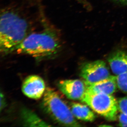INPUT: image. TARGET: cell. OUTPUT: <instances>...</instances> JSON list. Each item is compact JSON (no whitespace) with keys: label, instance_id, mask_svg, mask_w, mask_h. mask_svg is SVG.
Here are the masks:
<instances>
[{"label":"cell","instance_id":"6da1fadb","mask_svg":"<svg viewBox=\"0 0 127 127\" xmlns=\"http://www.w3.org/2000/svg\"><path fill=\"white\" fill-rule=\"evenodd\" d=\"M27 20L15 11L4 10L0 20V51L3 54L12 52L29 35Z\"/></svg>","mask_w":127,"mask_h":127},{"label":"cell","instance_id":"7a4b0ae2","mask_svg":"<svg viewBox=\"0 0 127 127\" xmlns=\"http://www.w3.org/2000/svg\"><path fill=\"white\" fill-rule=\"evenodd\" d=\"M57 34L51 30L29 33L12 52L23 54L36 58L49 57L57 54L61 48Z\"/></svg>","mask_w":127,"mask_h":127},{"label":"cell","instance_id":"3957f363","mask_svg":"<svg viewBox=\"0 0 127 127\" xmlns=\"http://www.w3.org/2000/svg\"><path fill=\"white\" fill-rule=\"evenodd\" d=\"M41 104L44 112L58 124L70 127L81 126L70 109L52 88H46Z\"/></svg>","mask_w":127,"mask_h":127},{"label":"cell","instance_id":"277c9868","mask_svg":"<svg viewBox=\"0 0 127 127\" xmlns=\"http://www.w3.org/2000/svg\"><path fill=\"white\" fill-rule=\"evenodd\" d=\"M81 101L107 120H116L119 111L118 101L112 95L86 91Z\"/></svg>","mask_w":127,"mask_h":127},{"label":"cell","instance_id":"5b68a950","mask_svg":"<svg viewBox=\"0 0 127 127\" xmlns=\"http://www.w3.org/2000/svg\"><path fill=\"white\" fill-rule=\"evenodd\" d=\"M105 63L102 60L86 63L81 67L80 75L87 84L105 79L110 76Z\"/></svg>","mask_w":127,"mask_h":127},{"label":"cell","instance_id":"8992f818","mask_svg":"<svg viewBox=\"0 0 127 127\" xmlns=\"http://www.w3.org/2000/svg\"><path fill=\"white\" fill-rule=\"evenodd\" d=\"M58 86L67 98L73 100H81L87 91V85L85 82L79 79L60 81Z\"/></svg>","mask_w":127,"mask_h":127},{"label":"cell","instance_id":"52a82bcc","mask_svg":"<svg viewBox=\"0 0 127 127\" xmlns=\"http://www.w3.org/2000/svg\"><path fill=\"white\" fill-rule=\"evenodd\" d=\"M46 89L44 81L37 75H31L26 77L22 86L24 94L29 98L34 99H39L43 96Z\"/></svg>","mask_w":127,"mask_h":127},{"label":"cell","instance_id":"ba28073f","mask_svg":"<svg viewBox=\"0 0 127 127\" xmlns=\"http://www.w3.org/2000/svg\"><path fill=\"white\" fill-rule=\"evenodd\" d=\"M86 84L87 91L92 93H102L109 95L114 94L117 88L116 76L110 75L108 78L99 82Z\"/></svg>","mask_w":127,"mask_h":127},{"label":"cell","instance_id":"9c48e42d","mask_svg":"<svg viewBox=\"0 0 127 127\" xmlns=\"http://www.w3.org/2000/svg\"><path fill=\"white\" fill-rule=\"evenodd\" d=\"M108 62L112 72L115 75L127 72V53L118 50L112 53Z\"/></svg>","mask_w":127,"mask_h":127},{"label":"cell","instance_id":"30bf717a","mask_svg":"<svg viewBox=\"0 0 127 127\" xmlns=\"http://www.w3.org/2000/svg\"><path fill=\"white\" fill-rule=\"evenodd\" d=\"M88 106L77 102H71L70 109L74 116L77 119L86 122H93L95 119V116Z\"/></svg>","mask_w":127,"mask_h":127},{"label":"cell","instance_id":"8fae6325","mask_svg":"<svg viewBox=\"0 0 127 127\" xmlns=\"http://www.w3.org/2000/svg\"><path fill=\"white\" fill-rule=\"evenodd\" d=\"M21 116L24 126H51L43 121L36 114L27 108L22 109L21 110Z\"/></svg>","mask_w":127,"mask_h":127},{"label":"cell","instance_id":"7c38bea8","mask_svg":"<svg viewBox=\"0 0 127 127\" xmlns=\"http://www.w3.org/2000/svg\"><path fill=\"white\" fill-rule=\"evenodd\" d=\"M116 79L117 88L127 94V72L116 76Z\"/></svg>","mask_w":127,"mask_h":127},{"label":"cell","instance_id":"4fadbf2b","mask_svg":"<svg viewBox=\"0 0 127 127\" xmlns=\"http://www.w3.org/2000/svg\"><path fill=\"white\" fill-rule=\"evenodd\" d=\"M117 101L119 112L127 115V96L120 98Z\"/></svg>","mask_w":127,"mask_h":127},{"label":"cell","instance_id":"5bb4252c","mask_svg":"<svg viewBox=\"0 0 127 127\" xmlns=\"http://www.w3.org/2000/svg\"><path fill=\"white\" fill-rule=\"evenodd\" d=\"M119 120V126L127 127V115L121 114L118 116Z\"/></svg>","mask_w":127,"mask_h":127},{"label":"cell","instance_id":"9a60e30c","mask_svg":"<svg viewBox=\"0 0 127 127\" xmlns=\"http://www.w3.org/2000/svg\"><path fill=\"white\" fill-rule=\"evenodd\" d=\"M0 110L2 111V109H4L6 106V100L5 99V96L2 92L0 94Z\"/></svg>","mask_w":127,"mask_h":127},{"label":"cell","instance_id":"2e32d148","mask_svg":"<svg viewBox=\"0 0 127 127\" xmlns=\"http://www.w3.org/2000/svg\"><path fill=\"white\" fill-rule=\"evenodd\" d=\"M118 2H121L122 3H127V0H114Z\"/></svg>","mask_w":127,"mask_h":127}]
</instances>
